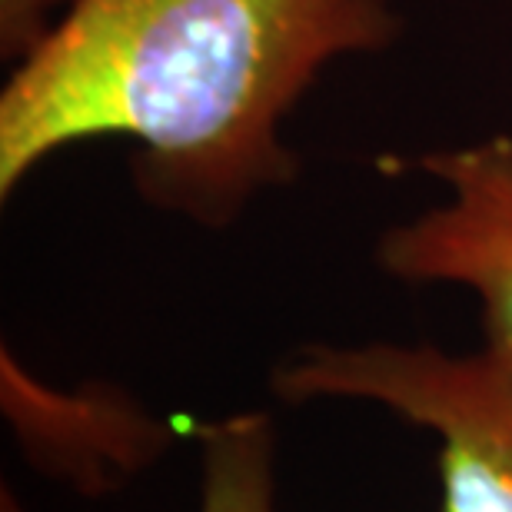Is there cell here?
<instances>
[{
    "instance_id": "obj_1",
    "label": "cell",
    "mask_w": 512,
    "mask_h": 512,
    "mask_svg": "<svg viewBox=\"0 0 512 512\" xmlns=\"http://www.w3.org/2000/svg\"><path fill=\"white\" fill-rule=\"evenodd\" d=\"M399 34L396 0H74L0 94V200L124 137L143 203L223 230L296 180L283 130L316 80Z\"/></svg>"
},
{
    "instance_id": "obj_2",
    "label": "cell",
    "mask_w": 512,
    "mask_h": 512,
    "mask_svg": "<svg viewBox=\"0 0 512 512\" xmlns=\"http://www.w3.org/2000/svg\"><path fill=\"white\" fill-rule=\"evenodd\" d=\"M280 403H363L436 439L439 512H512V346L303 343L270 373Z\"/></svg>"
},
{
    "instance_id": "obj_3",
    "label": "cell",
    "mask_w": 512,
    "mask_h": 512,
    "mask_svg": "<svg viewBox=\"0 0 512 512\" xmlns=\"http://www.w3.org/2000/svg\"><path fill=\"white\" fill-rule=\"evenodd\" d=\"M446 200L376 240V266L409 286H456L476 296L483 340L512 346V137L419 157Z\"/></svg>"
},
{
    "instance_id": "obj_4",
    "label": "cell",
    "mask_w": 512,
    "mask_h": 512,
    "mask_svg": "<svg viewBox=\"0 0 512 512\" xmlns=\"http://www.w3.org/2000/svg\"><path fill=\"white\" fill-rule=\"evenodd\" d=\"M0 413L20 459L84 499L110 496L177 443V426L127 386L84 380L57 386L0 346Z\"/></svg>"
},
{
    "instance_id": "obj_5",
    "label": "cell",
    "mask_w": 512,
    "mask_h": 512,
    "mask_svg": "<svg viewBox=\"0 0 512 512\" xmlns=\"http://www.w3.org/2000/svg\"><path fill=\"white\" fill-rule=\"evenodd\" d=\"M197 512H283L280 436L263 409H243L197 429ZM0 512H27L14 486H0Z\"/></svg>"
},
{
    "instance_id": "obj_6",
    "label": "cell",
    "mask_w": 512,
    "mask_h": 512,
    "mask_svg": "<svg viewBox=\"0 0 512 512\" xmlns=\"http://www.w3.org/2000/svg\"><path fill=\"white\" fill-rule=\"evenodd\" d=\"M74 0H0V54L20 64Z\"/></svg>"
}]
</instances>
